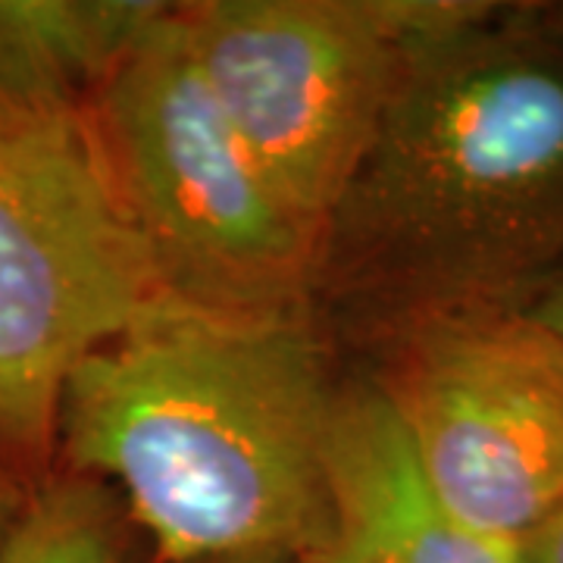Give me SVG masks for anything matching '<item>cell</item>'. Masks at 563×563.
Listing matches in <instances>:
<instances>
[{
	"label": "cell",
	"instance_id": "4fadbf2b",
	"mask_svg": "<svg viewBox=\"0 0 563 563\" xmlns=\"http://www.w3.org/2000/svg\"><path fill=\"white\" fill-rule=\"evenodd\" d=\"M532 22L563 47V3H526Z\"/></svg>",
	"mask_w": 563,
	"mask_h": 563
},
{
	"label": "cell",
	"instance_id": "8fae6325",
	"mask_svg": "<svg viewBox=\"0 0 563 563\" xmlns=\"http://www.w3.org/2000/svg\"><path fill=\"white\" fill-rule=\"evenodd\" d=\"M25 498H29V488L0 463V544L10 536L13 523L20 520Z\"/></svg>",
	"mask_w": 563,
	"mask_h": 563
},
{
	"label": "cell",
	"instance_id": "9c48e42d",
	"mask_svg": "<svg viewBox=\"0 0 563 563\" xmlns=\"http://www.w3.org/2000/svg\"><path fill=\"white\" fill-rule=\"evenodd\" d=\"M132 520L101 479L54 470L0 544V563H122Z\"/></svg>",
	"mask_w": 563,
	"mask_h": 563
},
{
	"label": "cell",
	"instance_id": "30bf717a",
	"mask_svg": "<svg viewBox=\"0 0 563 563\" xmlns=\"http://www.w3.org/2000/svg\"><path fill=\"white\" fill-rule=\"evenodd\" d=\"M514 563H563V507L510 544Z\"/></svg>",
	"mask_w": 563,
	"mask_h": 563
},
{
	"label": "cell",
	"instance_id": "3957f363",
	"mask_svg": "<svg viewBox=\"0 0 563 563\" xmlns=\"http://www.w3.org/2000/svg\"><path fill=\"white\" fill-rule=\"evenodd\" d=\"M88 120L166 301L210 317L310 310L317 235L225 120L176 3L101 81Z\"/></svg>",
	"mask_w": 563,
	"mask_h": 563
},
{
	"label": "cell",
	"instance_id": "5bb4252c",
	"mask_svg": "<svg viewBox=\"0 0 563 563\" xmlns=\"http://www.w3.org/2000/svg\"><path fill=\"white\" fill-rule=\"evenodd\" d=\"M222 563H291L285 558H242V561H222Z\"/></svg>",
	"mask_w": 563,
	"mask_h": 563
},
{
	"label": "cell",
	"instance_id": "52a82bcc",
	"mask_svg": "<svg viewBox=\"0 0 563 563\" xmlns=\"http://www.w3.org/2000/svg\"><path fill=\"white\" fill-rule=\"evenodd\" d=\"M332 542L307 563H514L510 544L454 523L429 498L369 373H347L335 407Z\"/></svg>",
	"mask_w": 563,
	"mask_h": 563
},
{
	"label": "cell",
	"instance_id": "7a4b0ae2",
	"mask_svg": "<svg viewBox=\"0 0 563 563\" xmlns=\"http://www.w3.org/2000/svg\"><path fill=\"white\" fill-rule=\"evenodd\" d=\"M342 383L310 310L163 307L69 376L54 470L110 485L154 563L317 561Z\"/></svg>",
	"mask_w": 563,
	"mask_h": 563
},
{
	"label": "cell",
	"instance_id": "ba28073f",
	"mask_svg": "<svg viewBox=\"0 0 563 563\" xmlns=\"http://www.w3.org/2000/svg\"><path fill=\"white\" fill-rule=\"evenodd\" d=\"M166 10L161 0H0V103L88 107Z\"/></svg>",
	"mask_w": 563,
	"mask_h": 563
},
{
	"label": "cell",
	"instance_id": "277c9868",
	"mask_svg": "<svg viewBox=\"0 0 563 563\" xmlns=\"http://www.w3.org/2000/svg\"><path fill=\"white\" fill-rule=\"evenodd\" d=\"M163 307L88 107L0 103V463L25 488L57 466L79 363Z\"/></svg>",
	"mask_w": 563,
	"mask_h": 563
},
{
	"label": "cell",
	"instance_id": "8992f818",
	"mask_svg": "<svg viewBox=\"0 0 563 563\" xmlns=\"http://www.w3.org/2000/svg\"><path fill=\"white\" fill-rule=\"evenodd\" d=\"M366 369L429 498L514 544L563 507V335L529 310L426 320Z\"/></svg>",
	"mask_w": 563,
	"mask_h": 563
},
{
	"label": "cell",
	"instance_id": "6da1fadb",
	"mask_svg": "<svg viewBox=\"0 0 563 563\" xmlns=\"http://www.w3.org/2000/svg\"><path fill=\"white\" fill-rule=\"evenodd\" d=\"M563 263V47L526 3L422 44L325 217L310 313L379 351L466 310H529Z\"/></svg>",
	"mask_w": 563,
	"mask_h": 563
},
{
	"label": "cell",
	"instance_id": "5b68a950",
	"mask_svg": "<svg viewBox=\"0 0 563 563\" xmlns=\"http://www.w3.org/2000/svg\"><path fill=\"white\" fill-rule=\"evenodd\" d=\"M492 0H191L185 44L251 157L317 235L422 44Z\"/></svg>",
	"mask_w": 563,
	"mask_h": 563
},
{
	"label": "cell",
	"instance_id": "7c38bea8",
	"mask_svg": "<svg viewBox=\"0 0 563 563\" xmlns=\"http://www.w3.org/2000/svg\"><path fill=\"white\" fill-rule=\"evenodd\" d=\"M529 313L539 317L544 325H551L558 335H563V263L561 269L539 291V298L529 303Z\"/></svg>",
	"mask_w": 563,
	"mask_h": 563
}]
</instances>
